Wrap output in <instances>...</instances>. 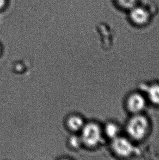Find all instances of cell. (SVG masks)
<instances>
[{
  "label": "cell",
  "mask_w": 159,
  "mask_h": 160,
  "mask_svg": "<svg viewBox=\"0 0 159 160\" xmlns=\"http://www.w3.org/2000/svg\"><path fill=\"white\" fill-rule=\"evenodd\" d=\"M151 126L148 118L143 114L132 115L127 121L125 130L127 137L133 142H140L148 136Z\"/></svg>",
  "instance_id": "cell-1"
},
{
  "label": "cell",
  "mask_w": 159,
  "mask_h": 160,
  "mask_svg": "<svg viewBox=\"0 0 159 160\" xmlns=\"http://www.w3.org/2000/svg\"><path fill=\"white\" fill-rule=\"evenodd\" d=\"M104 136L111 141L120 135V128L118 123L113 121H109L103 128Z\"/></svg>",
  "instance_id": "cell-7"
},
{
  "label": "cell",
  "mask_w": 159,
  "mask_h": 160,
  "mask_svg": "<svg viewBox=\"0 0 159 160\" xmlns=\"http://www.w3.org/2000/svg\"><path fill=\"white\" fill-rule=\"evenodd\" d=\"M147 99L146 96L139 92L129 94L125 100V107L131 115L141 114L147 107Z\"/></svg>",
  "instance_id": "cell-4"
},
{
  "label": "cell",
  "mask_w": 159,
  "mask_h": 160,
  "mask_svg": "<svg viewBox=\"0 0 159 160\" xmlns=\"http://www.w3.org/2000/svg\"><path fill=\"white\" fill-rule=\"evenodd\" d=\"M6 0H0V9L2 8L5 4Z\"/></svg>",
  "instance_id": "cell-11"
},
{
  "label": "cell",
  "mask_w": 159,
  "mask_h": 160,
  "mask_svg": "<svg viewBox=\"0 0 159 160\" xmlns=\"http://www.w3.org/2000/svg\"><path fill=\"white\" fill-rule=\"evenodd\" d=\"M119 5L122 8L131 9L136 6L137 0H117Z\"/></svg>",
  "instance_id": "cell-9"
},
{
  "label": "cell",
  "mask_w": 159,
  "mask_h": 160,
  "mask_svg": "<svg viewBox=\"0 0 159 160\" xmlns=\"http://www.w3.org/2000/svg\"><path fill=\"white\" fill-rule=\"evenodd\" d=\"M1 51H2V50H1V46H0V54L1 53Z\"/></svg>",
  "instance_id": "cell-12"
},
{
  "label": "cell",
  "mask_w": 159,
  "mask_h": 160,
  "mask_svg": "<svg viewBox=\"0 0 159 160\" xmlns=\"http://www.w3.org/2000/svg\"><path fill=\"white\" fill-rule=\"evenodd\" d=\"M147 99L153 105L159 107V84L153 83L147 87Z\"/></svg>",
  "instance_id": "cell-6"
},
{
  "label": "cell",
  "mask_w": 159,
  "mask_h": 160,
  "mask_svg": "<svg viewBox=\"0 0 159 160\" xmlns=\"http://www.w3.org/2000/svg\"><path fill=\"white\" fill-rule=\"evenodd\" d=\"M84 124V119L78 115L71 116L67 121V125L68 128L74 132L81 131Z\"/></svg>",
  "instance_id": "cell-8"
},
{
  "label": "cell",
  "mask_w": 159,
  "mask_h": 160,
  "mask_svg": "<svg viewBox=\"0 0 159 160\" xmlns=\"http://www.w3.org/2000/svg\"><path fill=\"white\" fill-rule=\"evenodd\" d=\"M70 143H71V145L74 147H79L80 145L81 144L82 142L80 138H78L77 137H74L71 139Z\"/></svg>",
  "instance_id": "cell-10"
},
{
  "label": "cell",
  "mask_w": 159,
  "mask_h": 160,
  "mask_svg": "<svg viewBox=\"0 0 159 160\" xmlns=\"http://www.w3.org/2000/svg\"><path fill=\"white\" fill-rule=\"evenodd\" d=\"M130 17L133 23L142 25L147 23L150 15L146 9L141 7L135 6L130 9Z\"/></svg>",
  "instance_id": "cell-5"
},
{
  "label": "cell",
  "mask_w": 159,
  "mask_h": 160,
  "mask_svg": "<svg viewBox=\"0 0 159 160\" xmlns=\"http://www.w3.org/2000/svg\"><path fill=\"white\" fill-rule=\"evenodd\" d=\"M111 148L116 156L122 158L131 156L135 150L133 141L128 137L121 135L111 140Z\"/></svg>",
  "instance_id": "cell-3"
},
{
  "label": "cell",
  "mask_w": 159,
  "mask_h": 160,
  "mask_svg": "<svg viewBox=\"0 0 159 160\" xmlns=\"http://www.w3.org/2000/svg\"><path fill=\"white\" fill-rule=\"evenodd\" d=\"M80 138L82 143L87 147H97L100 144L103 139V128L99 123L90 122L85 123L82 128Z\"/></svg>",
  "instance_id": "cell-2"
}]
</instances>
